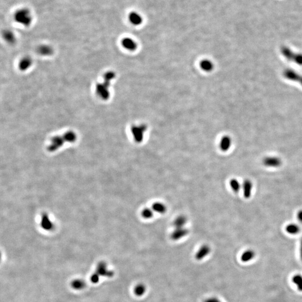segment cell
Returning a JSON list of instances; mask_svg holds the SVG:
<instances>
[{"instance_id":"obj_1","label":"cell","mask_w":302,"mask_h":302,"mask_svg":"<svg viewBox=\"0 0 302 302\" xmlns=\"http://www.w3.org/2000/svg\"><path fill=\"white\" fill-rule=\"evenodd\" d=\"M77 139V135L73 131H67L62 135L54 136L50 140V142L47 147L49 152L57 151L65 143H74Z\"/></svg>"},{"instance_id":"obj_2","label":"cell","mask_w":302,"mask_h":302,"mask_svg":"<svg viewBox=\"0 0 302 302\" xmlns=\"http://www.w3.org/2000/svg\"><path fill=\"white\" fill-rule=\"evenodd\" d=\"M115 77V74L113 71L106 72L104 74V81L98 83L96 86V93L100 98L103 100H108L110 96L109 87L111 81Z\"/></svg>"},{"instance_id":"obj_3","label":"cell","mask_w":302,"mask_h":302,"mask_svg":"<svg viewBox=\"0 0 302 302\" xmlns=\"http://www.w3.org/2000/svg\"><path fill=\"white\" fill-rule=\"evenodd\" d=\"M14 19L17 23L25 26H28L32 22L31 13L26 8H21L17 10L15 13Z\"/></svg>"},{"instance_id":"obj_4","label":"cell","mask_w":302,"mask_h":302,"mask_svg":"<svg viewBox=\"0 0 302 302\" xmlns=\"http://www.w3.org/2000/svg\"><path fill=\"white\" fill-rule=\"evenodd\" d=\"M280 53L289 61L302 65V53H295L286 46H282L280 48Z\"/></svg>"},{"instance_id":"obj_5","label":"cell","mask_w":302,"mask_h":302,"mask_svg":"<svg viewBox=\"0 0 302 302\" xmlns=\"http://www.w3.org/2000/svg\"><path fill=\"white\" fill-rule=\"evenodd\" d=\"M147 129L146 125H134L131 127V133L133 136L135 141L137 143H141L144 138V134Z\"/></svg>"},{"instance_id":"obj_6","label":"cell","mask_w":302,"mask_h":302,"mask_svg":"<svg viewBox=\"0 0 302 302\" xmlns=\"http://www.w3.org/2000/svg\"><path fill=\"white\" fill-rule=\"evenodd\" d=\"M262 164L266 168H277L282 166V160L276 156H267L262 159Z\"/></svg>"},{"instance_id":"obj_7","label":"cell","mask_w":302,"mask_h":302,"mask_svg":"<svg viewBox=\"0 0 302 302\" xmlns=\"http://www.w3.org/2000/svg\"><path fill=\"white\" fill-rule=\"evenodd\" d=\"M283 76L289 80L297 82L302 86V75L299 74L294 70L286 69L283 72Z\"/></svg>"},{"instance_id":"obj_8","label":"cell","mask_w":302,"mask_h":302,"mask_svg":"<svg viewBox=\"0 0 302 302\" xmlns=\"http://www.w3.org/2000/svg\"><path fill=\"white\" fill-rule=\"evenodd\" d=\"M242 189L245 198L249 199L252 195V192L253 189L252 182L249 179L244 180L242 184Z\"/></svg>"},{"instance_id":"obj_9","label":"cell","mask_w":302,"mask_h":302,"mask_svg":"<svg viewBox=\"0 0 302 302\" xmlns=\"http://www.w3.org/2000/svg\"><path fill=\"white\" fill-rule=\"evenodd\" d=\"M188 233H189V230L184 227L175 228V229L172 232L171 238L174 241H177L181 238L185 237Z\"/></svg>"},{"instance_id":"obj_10","label":"cell","mask_w":302,"mask_h":302,"mask_svg":"<svg viewBox=\"0 0 302 302\" xmlns=\"http://www.w3.org/2000/svg\"><path fill=\"white\" fill-rule=\"evenodd\" d=\"M122 44L124 48L130 51H134L137 48L136 42L130 38H124L122 41Z\"/></svg>"},{"instance_id":"obj_11","label":"cell","mask_w":302,"mask_h":302,"mask_svg":"<svg viewBox=\"0 0 302 302\" xmlns=\"http://www.w3.org/2000/svg\"><path fill=\"white\" fill-rule=\"evenodd\" d=\"M232 145V139L228 135L223 136L221 139L219 143V147L221 151L227 152L230 149Z\"/></svg>"},{"instance_id":"obj_12","label":"cell","mask_w":302,"mask_h":302,"mask_svg":"<svg viewBox=\"0 0 302 302\" xmlns=\"http://www.w3.org/2000/svg\"><path fill=\"white\" fill-rule=\"evenodd\" d=\"M128 19L129 22L133 25H139L143 22L142 17L137 12H131L128 15Z\"/></svg>"},{"instance_id":"obj_13","label":"cell","mask_w":302,"mask_h":302,"mask_svg":"<svg viewBox=\"0 0 302 302\" xmlns=\"http://www.w3.org/2000/svg\"><path fill=\"white\" fill-rule=\"evenodd\" d=\"M210 252V248L208 245H203L196 252L195 255V258L198 260H200L203 259L204 257L208 255L209 253Z\"/></svg>"},{"instance_id":"obj_14","label":"cell","mask_w":302,"mask_h":302,"mask_svg":"<svg viewBox=\"0 0 302 302\" xmlns=\"http://www.w3.org/2000/svg\"><path fill=\"white\" fill-rule=\"evenodd\" d=\"M32 59L29 57H25L23 58L19 62V68L21 71H25L28 70L32 65Z\"/></svg>"},{"instance_id":"obj_15","label":"cell","mask_w":302,"mask_h":302,"mask_svg":"<svg viewBox=\"0 0 302 302\" xmlns=\"http://www.w3.org/2000/svg\"><path fill=\"white\" fill-rule=\"evenodd\" d=\"M97 274L98 276L100 275L101 276H112L113 275V273L111 271L107 270L106 265L105 263L101 262L98 265L97 268Z\"/></svg>"},{"instance_id":"obj_16","label":"cell","mask_w":302,"mask_h":302,"mask_svg":"<svg viewBox=\"0 0 302 302\" xmlns=\"http://www.w3.org/2000/svg\"><path fill=\"white\" fill-rule=\"evenodd\" d=\"M187 218L184 215H180L176 217L173 222V226L175 228H183L187 223Z\"/></svg>"},{"instance_id":"obj_17","label":"cell","mask_w":302,"mask_h":302,"mask_svg":"<svg viewBox=\"0 0 302 302\" xmlns=\"http://www.w3.org/2000/svg\"><path fill=\"white\" fill-rule=\"evenodd\" d=\"M285 231L290 234L295 235L300 232V228L295 223H289L286 225Z\"/></svg>"},{"instance_id":"obj_18","label":"cell","mask_w":302,"mask_h":302,"mask_svg":"<svg viewBox=\"0 0 302 302\" xmlns=\"http://www.w3.org/2000/svg\"><path fill=\"white\" fill-rule=\"evenodd\" d=\"M152 210L159 214H165L167 211V207L165 204L161 202H155L152 206Z\"/></svg>"},{"instance_id":"obj_19","label":"cell","mask_w":302,"mask_h":302,"mask_svg":"<svg viewBox=\"0 0 302 302\" xmlns=\"http://www.w3.org/2000/svg\"><path fill=\"white\" fill-rule=\"evenodd\" d=\"M255 252L252 249H247L243 252L241 255V260L244 262L252 260L255 256Z\"/></svg>"},{"instance_id":"obj_20","label":"cell","mask_w":302,"mask_h":302,"mask_svg":"<svg viewBox=\"0 0 302 302\" xmlns=\"http://www.w3.org/2000/svg\"><path fill=\"white\" fill-rule=\"evenodd\" d=\"M38 52L42 56H48L52 54L53 52V49L47 45H42L39 47L38 48Z\"/></svg>"},{"instance_id":"obj_21","label":"cell","mask_w":302,"mask_h":302,"mask_svg":"<svg viewBox=\"0 0 302 302\" xmlns=\"http://www.w3.org/2000/svg\"><path fill=\"white\" fill-rule=\"evenodd\" d=\"M200 68L206 72H210L212 71L214 68V65L212 62L208 59H204L200 62Z\"/></svg>"},{"instance_id":"obj_22","label":"cell","mask_w":302,"mask_h":302,"mask_svg":"<svg viewBox=\"0 0 302 302\" xmlns=\"http://www.w3.org/2000/svg\"><path fill=\"white\" fill-rule=\"evenodd\" d=\"M41 225L44 229H50L52 227V222L50 221L48 216L46 214H44L41 216Z\"/></svg>"},{"instance_id":"obj_23","label":"cell","mask_w":302,"mask_h":302,"mask_svg":"<svg viewBox=\"0 0 302 302\" xmlns=\"http://www.w3.org/2000/svg\"><path fill=\"white\" fill-rule=\"evenodd\" d=\"M3 37L5 40L10 44L14 43L16 40L15 35L10 30L5 31L3 33Z\"/></svg>"},{"instance_id":"obj_24","label":"cell","mask_w":302,"mask_h":302,"mask_svg":"<svg viewBox=\"0 0 302 302\" xmlns=\"http://www.w3.org/2000/svg\"><path fill=\"white\" fill-rule=\"evenodd\" d=\"M229 185H230V186L233 191L234 192H236V193L240 192L241 188H242V185L240 184V183L236 179H232L231 180H230Z\"/></svg>"},{"instance_id":"obj_25","label":"cell","mask_w":302,"mask_h":302,"mask_svg":"<svg viewBox=\"0 0 302 302\" xmlns=\"http://www.w3.org/2000/svg\"><path fill=\"white\" fill-rule=\"evenodd\" d=\"M292 281L297 285L298 290L302 291V276L299 274L295 275L292 278Z\"/></svg>"},{"instance_id":"obj_26","label":"cell","mask_w":302,"mask_h":302,"mask_svg":"<svg viewBox=\"0 0 302 302\" xmlns=\"http://www.w3.org/2000/svg\"><path fill=\"white\" fill-rule=\"evenodd\" d=\"M141 215L144 219H151L153 216V210L152 209L146 208L142 210Z\"/></svg>"},{"instance_id":"obj_27","label":"cell","mask_w":302,"mask_h":302,"mask_svg":"<svg viewBox=\"0 0 302 302\" xmlns=\"http://www.w3.org/2000/svg\"><path fill=\"white\" fill-rule=\"evenodd\" d=\"M146 291V286L140 284L135 287L134 293L137 296H142Z\"/></svg>"},{"instance_id":"obj_28","label":"cell","mask_w":302,"mask_h":302,"mask_svg":"<svg viewBox=\"0 0 302 302\" xmlns=\"http://www.w3.org/2000/svg\"><path fill=\"white\" fill-rule=\"evenodd\" d=\"M72 286L75 289H81L85 286V283L80 280H76L72 282Z\"/></svg>"},{"instance_id":"obj_29","label":"cell","mask_w":302,"mask_h":302,"mask_svg":"<svg viewBox=\"0 0 302 302\" xmlns=\"http://www.w3.org/2000/svg\"><path fill=\"white\" fill-rule=\"evenodd\" d=\"M297 216L298 221L300 223H302V209H300L298 211L297 214Z\"/></svg>"},{"instance_id":"obj_30","label":"cell","mask_w":302,"mask_h":302,"mask_svg":"<svg viewBox=\"0 0 302 302\" xmlns=\"http://www.w3.org/2000/svg\"><path fill=\"white\" fill-rule=\"evenodd\" d=\"M204 302H221L216 298H210L207 299Z\"/></svg>"},{"instance_id":"obj_31","label":"cell","mask_w":302,"mask_h":302,"mask_svg":"<svg viewBox=\"0 0 302 302\" xmlns=\"http://www.w3.org/2000/svg\"><path fill=\"white\" fill-rule=\"evenodd\" d=\"M300 258L302 261V238L301 239L300 243Z\"/></svg>"}]
</instances>
